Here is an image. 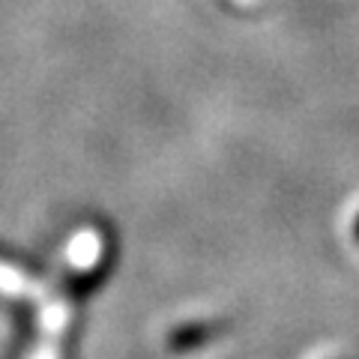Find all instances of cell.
I'll return each mask as SVG.
<instances>
[{"label":"cell","instance_id":"6da1fadb","mask_svg":"<svg viewBox=\"0 0 359 359\" xmlns=\"http://www.w3.org/2000/svg\"><path fill=\"white\" fill-rule=\"evenodd\" d=\"M356 237H359V222H356Z\"/></svg>","mask_w":359,"mask_h":359}]
</instances>
